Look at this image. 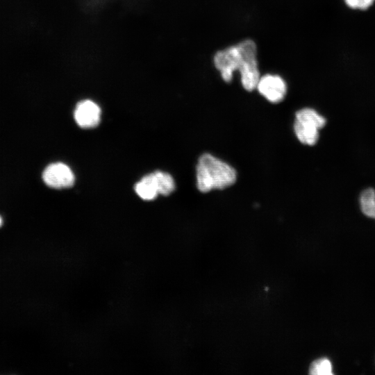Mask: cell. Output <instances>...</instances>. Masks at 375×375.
<instances>
[{
	"instance_id": "obj_9",
	"label": "cell",
	"mask_w": 375,
	"mask_h": 375,
	"mask_svg": "<svg viewBox=\"0 0 375 375\" xmlns=\"http://www.w3.org/2000/svg\"><path fill=\"white\" fill-rule=\"evenodd\" d=\"M309 369V373L312 375L333 374L331 362L327 358H320L314 361Z\"/></svg>"
},
{
	"instance_id": "obj_7",
	"label": "cell",
	"mask_w": 375,
	"mask_h": 375,
	"mask_svg": "<svg viewBox=\"0 0 375 375\" xmlns=\"http://www.w3.org/2000/svg\"><path fill=\"white\" fill-rule=\"evenodd\" d=\"M138 195L144 200H152L158 194L153 174H150L144 176L135 185Z\"/></svg>"
},
{
	"instance_id": "obj_12",
	"label": "cell",
	"mask_w": 375,
	"mask_h": 375,
	"mask_svg": "<svg viewBox=\"0 0 375 375\" xmlns=\"http://www.w3.org/2000/svg\"><path fill=\"white\" fill-rule=\"evenodd\" d=\"M2 224H3V219H2L1 216L0 215V226L2 225Z\"/></svg>"
},
{
	"instance_id": "obj_6",
	"label": "cell",
	"mask_w": 375,
	"mask_h": 375,
	"mask_svg": "<svg viewBox=\"0 0 375 375\" xmlns=\"http://www.w3.org/2000/svg\"><path fill=\"white\" fill-rule=\"evenodd\" d=\"M101 110L97 104L90 100L80 101L74 110L77 124L83 128L96 126L100 121Z\"/></svg>"
},
{
	"instance_id": "obj_4",
	"label": "cell",
	"mask_w": 375,
	"mask_h": 375,
	"mask_svg": "<svg viewBox=\"0 0 375 375\" xmlns=\"http://www.w3.org/2000/svg\"><path fill=\"white\" fill-rule=\"evenodd\" d=\"M42 179L47 185L56 189L69 188L75 181L71 169L62 162L49 165L42 173Z\"/></svg>"
},
{
	"instance_id": "obj_2",
	"label": "cell",
	"mask_w": 375,
	"mask_h": 375,
	"mask_svg": "<svg viewBox=\"0 0 375 375\" xmlns=\"http://www.w3.org/2000/svg\"><path fill=\"white\" fill-rule=\"evenodd\" d=\"M196 172L197 188L201 192L224 189L236 181L235 169L210 153L200 156Z\"/></svg>"
},
{
	"instance_id": "obj_10",
	"label": "cell",
	"mask_w": 375,
	"mask_h": 375,
	"mask_svg": "<svg viewBox=\"0 0 375 375\" xmlns=\"http://www.w3.org/2000/svg\"><path fill=\"white\" fill-rule=\"evenodd\" d=\"M374 0H344L345 3L351 8L365 10L369 8Z\"/></svg>"
},
{
	"instance_id": "obj_3",
	"label": "cell",
	"mask_w": 375,
	"mask_h": 375,
	"mask_svg": "<svg viewBox=\"0 0 375 375\" xmlns=\"http://www.w3.org/2000/svg\"><path fill=\"white\" fill-rule=\"evenodd\" d=\"M326 124V119L312 108H303L296 113L294 131L304 144L314 145L318 140V131Z\"/></svg>"
},
{
	"instance_id": "obj_8",
	"label": "cell",
	"mask_w": 375,
	"mask_h": 375,
	"mask_svg": "<svg viewBox=\"0 0 375 375\" xmlns=\"http://www.w3.org/2000/svg\"><path fill=\"white\" fill-rule=\"evenodd\" d=\"M158 194L169 195L175 189V183L172 176L166 172L156 171L153 173Z\"/></svg>"
},
{
	"instance_id": "obj_11",
	"label": "cell",
	"mask_w": 375,
	"mask_h": 375,
	"mask_svg": "<svg viewBox=\"0 0 375 375\" xmlns=\"http://www.w3.org/2000/svg\"><path fill=\"white\" fill-rule=\"evenodd\" d=\"M369 217H372V218H375V203L369 213Z\"/></svg>"
},
{
	"instance_id": "obj_1",
	"label": "cell",
	"mask_w": 375,
	"mask_h": 375,
	"mask_svg": "<svg viewBox=\"0 0 375 375\" xmlns=\"http://www.w3.org/2000/svg\"><path fill=\"white\" fill-rule=\"evenodd\" d=\"M214 65L225 82H231L233 72L239 71L241 83L247 91L256 88L260 79L257 47L251 40L218 51L214 56Z\"/></svg>"
},
{
	"instance_id": "obj_5",
	"label": "cell",
	"mask_w": 375,
	"mask_h": 375,
	"mask_svg": "<svg viewBox=\"0 0 375 375\" xmlns=\"http://www.w3.org/2000/svg\"><path fill=\"white\" fill-rule=\"evenodd\" d=\"M256 88L262 96L272 103L281 102L287 92L285 81L278 75L269 74L260 77Z\"/></svg>"
}]
</instances>
